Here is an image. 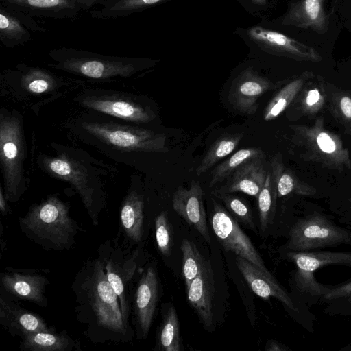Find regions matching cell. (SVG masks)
Instances as JSON below:
<instances>
[{
	"label": "cell",
	"mask_w": 351,
	"mask_h": 351,
	"mask_svg": "<svg viewBox=\"0 0 351 351\" xmlns=\"http://www.w3.org/2000/svg\"><path fill=\"white\" fill-rule=\"evenodd\" d=\"M73 289L78 318L88 325L99 340L127 341L132 337L123 322L119 300L108 280L100 254L85 263Z\"/></svg>",
	"instance_id": "obj_1"
},
{
	"label": "cell",
	"mask_w": 351,
	"mask_h": 351,
	"mask_svg": "<svg viewBox=\"0 0 351 351\" xmlns=\"http://www.w3.org/2000/svg\"><path fill=\"white\" fill-rule=\"evenodd\" d=\"M82 151L60 146L56 156H40L39 166L49 176L71 185L96 226L99 213L104 206V193L99 169Z\"/></svg>",
	"instance_id": "obj_2"
},
{
	"label": "cell",
	"mask_w": 351,
	"mask_h": 351,
	"mask_svg": "<svg viewBox=\"0 0 351 351\" xmlns=\"http://www.w3.org/2000/svg\"><path fill=\"white\" fill-rule=\"evenodd\" d=\"M68 206L56 195L30 207L19 218L23 232L47 250H63L75 243L77 225L69 216Z\"/></svg>",
	"instance_id": "obj_3"
},
{
	"label": "cell",
	"mask_w": 351,
	"mask_h": 351,
	"mask_svg": "<svg viewBox=\"0 0 351 351\" xmlns=\"http://www.w3.org/2000/svg\"><path fill=\"white\" fill-rule=\"evenodd\" d=\"M22 118L17 112L2 108L0 112V163L4 193L10 202H16L27 190L29 181L24 163L27 155Z\"/></svg>",
	"instance_id": "obj_4"
},
{
	"label": "cell",
	"mask_w": 351,
	"mask_h": 351,
	"mask_svg": "<svg viewBox=\"0 0 351 351\" xmlns=\"http://www.w3.org/2000/svg\"><path fill=\"white\" fill-rule=\"evenodd\" d=\"M49 56L54 62L51 66L95 80L130 77L145 68L143 60L137 58L103 55L70 47L54 49Z\"/></svg>",
	"instance_id": "obj_5"
},
{
	"label": "cell",
	"mask_w": 351,
	"mask_h": 351,
	"mask_svg": "<svg viewBox=\"0 0 351 351\" xmlns=\"http://www.w3.org/2000/svg\"><path fill=\"white\" fill-rule=\"evenodd\" d=\"M293 132L291 142L304 149L305 160L322 166L343 171L351 169V158L340 137L325 128L324 118L317 117L313 125H290Z\"/></svg>",
	"instance_id": "obj_6"
},
{
	"label": "cell",
	"mask_w": 351,
	"mask_h": 351,
	"mask_svg": "<svg viewBox=\"0 0 351 351\" xmlns=\"http://www.w3.org/2000/svg\"><path fill=\"white\" fill-rule=\"evenodd\" d=\"M82 125L88 133L117 149L151 153L169 151L163 133L112 121H85Z\"/></svg>",
	"instance_id": "obj_7"
},
{
	"label": "cell",
	"mask_w": 351,
	"mask_h": 351,
	"mask_svg": "<svg viewBox=\"0 0 351 351\" xmlns=\"http://www.w3.org/2000/svg\"><path fill=\"white\" fill-rule=\"evenodd\" d=\"M341 244H351V232L315 213L298 219L292 226L287 248L306 252Z\"/></svg>",
	"instance_id": "obj_8"
},
{
	"label": "cell",
	"mask_w": 351,
	"mask_h": 351,
	"mask_svg": "<svg viewBox=\"0 0 351 351\" xmlns=\"http://www.w3.org/2000/svg\"><path fill=\"white\" fill-rule=\"evenodd\" d=\"M101 256L108 280L118 296L121 313L125 326L129 328L128 319L131 304L132 280L137 270L138 254L126 255L125 252L112 248L110 245L102 247Z\"/></svg>",
	"instance_id": "obj_9"
},
{
	"label": "cell",
	"mask_w": 351,
	"mask_h": 351,
	"mask_svg": "<svg viewBox=\"0 0 351 351\" xmlns=\"http://www.w3.org/2000/svg\"><path fill=\"white\" fill-rule=\"evenodd\" d=\"M287 256L297 267L295 281L302 290L313 296H324L330 289L315 280L314 272L322 267L343 265L351 267V253L343 252H295Z\"/></svg>",
	"instance_id": "obj_10"
},
{
	"label": "cell",
	"mask_w": 351,
	"mask_h": 351,
	"mask_svg": "<svg viewBox=\"0 0 351 351\" xmlns=\"http://www.w3.org/2000/svg\"><path fill=\"white\" fill-rule=\"evenodd\" d=\"M213 230L225 250L234 253L264 271H268L250 239L241 229L234 217L215 199H213Z\"/></svg>",
	"instance_id": "obj_11"
},
{
	"label": "cell",
	"mask_w": 351,
	"mask_h": 351,
	"mask_svg": "<svg viewBox=\"0 0 351 351\" xmlns=\"http://www.w3.org/2000/svg\"><path fill=\"white\" fill-rule=\"evenodd\" d=\"M78 101L86 108L133 123H147L156 118L150 106L121 94L86 95Z\"/></svg>",
	"instance_id": "obj_12"
},
{
	"label": "cell",
	"mask_w": 351,
	"mask_h": 351,
	"mask_svg": "<svg viewBox=\"0 0 351 351\" xmlns=\"http://www.w3.org/2000/svg\"><path fill=\"white\" fill-rule=\"evenodd\" d=\"M99 0H0V4L32 18L74 19Z\"/></svg>",
	"instance_id": "obj_13"
},
{
	"label": "cell",
	"mask_w": 351,
	"mask_h": 351,
	"mask_svg": "<svg viewBox=\"0 0 351 351\" xmlns=\"http://www.w3.org/2000/svg\"><path fill=\"white\" fill-rule=\"evenodd\" d=\"M280 83H274L254 71L251 67L243 70L231 83L228 100L234 109L245 115L257 112L258 99Z\"/></svg>",
	"instance_id": "obj_14"
},
{
	"label": "cell",
	"mask_w": 351,
	"mask_h": 351,
	"mask_svg": "<svg viewBox=\"0 0 351 351\" xmlns=\"http://www.w3.org/2000/svg\"><path fill=\"white\" fill-rule=\"evenodd\" d=\"M247 34L269 53L300 62H318L322 60V57L315 48L280 32L256 26L249 29Z\"/></svg>",
	"instance_id": "obj_15"
},
{
	"label": "cell",
	"mask_w": 351,
	"mask_h": 351,
	"mask_svg": "<svg viewBox=\"0 0 351 351\" xmlns=\"http://www.w3.org/2000/svg\"><path fill=\"white\" fill-rule=\"evenodd\" d=\"M159 298V284L156 271L152 265L142 273L133 298L136 335L146 339L152 324Z\"/></svg>",
	"instance_id": "obj_16"
},
{
	"label": "cell",
	"mask_w": 351,
	"mask_h": 351,
	"mask_svg": "<svg viewBox=\"0 0 351 351\" xmlns=\"http://www.w3.org/2000/svg\"><path fill=\"white\" fill-rule=\"evenodd\" d=\"M1 287L10 295L41 307L47 304L45 295L49 280L31 269L6 268L1 274Z\"/></svg>",
	"instance_id": "obj_17"
},
{
	"label": "cell",
	"mask_w": 351,
	"mask_h": 351,
	"mask_svg": "<svg viewBox=\"0 0 351 351\" xmlns=\"http://www.w3.org/2000/svg\"><path fill=\"white\" fill-rule=\"evenodd\" d=\"M203 195V189L199 182L192 180L189 188L182 186L177 188L172 198V207L209 243L210 237L206 223Z\"/></svg>",
	"instance_id": "obj_18"
},
{
	"label": "cell",
	"mask_w": 351,
	"mask_h": 351,
	"mask_svg": "<svg viewBox=\"0 0 351 351\" xmlns=\"http://www.w3.org/2000/svg\"><path fill=\"white\" fill-rule=\"evenodd\" d=\"M236 265L252 291L260 298H276L291 310L298 309L286 290L269 271H264L247 260L236 255Z\"/></svg>",
	"instance_id": "obj_19"
},
{
	"label": "cell",
	"mask_w": 351,
	"mask_h": 351,
	"mask_svg": "<svg viewBox=\"0 0 351 351\" xmlns=\"http://www.w3.org/2000/svg\"><path fill=\"white\" fill-rule=\"evenodd\" d=\"M29 31L44 32L46 29L33 18L0 4V40L5 47L25 45L31 39Z\"/></svg>",
	"instance_id": "obj_20"
},
{
	"label": "cell",
	"mask_w": 351,
	"mask_h": 351,
	"mask_svg": "<svg viewBox=\"0 0 351 351\" xmlns=\"http://www.w3.org/2000/svg\"><path fill=\"white\" fill-rule=\"evenodd\" d=\"M186 291L189 302L197 313L203 326L210 330L213 325L214 279L210 263H207L201 274L191 282Z\"/></svg>",
	"instance_id": "obj_21"
},
{
	"label": "cell",
	"mask_w": 351,
	"mask_h": 351,
	"mask_svg": "<svg viewBox=\"0 0 351 351\" xmlns=\"http://www.w3.org/2000/svg\"><path fill=\"white\" fill-rule=\"evenodd\" d=\"M0 322L11 335H20L23 338L31 333L51 329L40 316L8 301L2 295L0 298Z\"/></svg>",
	"instance_id": "obj_22"
},
{
	"label": "cell",
	"mask_w": 351,
	"mask_h": 351,
	"mask_svg": "<svg viewBox=\"0 0 351 351\" xmlns=\"http://www.w3.org/2000/svg\"><path fill=\"white\" fill-rule=\"evenodd\" d=\"M324 5V0H299L293 2L281 23L324 34L328 27Z\"/></svg>",
	"instance_id": "obj_23"
},
{
	"label": "cell",
	"mask_w": 351,
	"mask_h": 351,
	"mask_svg": "<svg viewBox=\"0 0 351 351\" xmlns=\"http://www.w3.org/2000/svg\"><path fill=\"white\" fill-rule=\"evenodd\" d=\"M262 158H254L241 165L223 186L215 191L228 193L241 192L257 198L268 172L262 162Z\"/></svg>",
	"instance_id": "obj_24"
},
{
	"label": "cell",
	"mask_w": 351,
	"mask_h": 351,
	"mask_svg": "<svg viewBox=\"0 0 351 351\" xmlns=\"http://www.w3.org/2000/svg\"><path fill=\"white\" fill-rule=\"evenodd\" d=\"M144 199L134 189H130L120 209V226L125 241L139 243L144 234Z\"/></svg>",
	"instance_id": "obj_25"
},
{
	"label": "cell",
	"mask_w": 351,
	"mask_h": 351,
	"mask_svg": "<svg viewBox=\"0 0 351 351\" xmlns=\"http://www.w3.org/2000/svg\"><path fill=\"white\" fill-rule=\"evenodd\" d=\"M327 99V84L320 75H315L306 82L289 107L296 119L312 117L324 108Z\"/></svg>",
	"instance_id": "obj_26"
},
{
	"label": "cell",
	"mask_w": 351,
	"mask_h": 351,
	"mask_svg": "<svg viewBox=\"0 0 351 351\" xmlns=\"http://www.w3.org/2000/svg\"><path fill=\"white\" fill-rule=\"evenodd\" d=\"M271 174L277 197L290 194L313 195L316 189L308 183L300 180L289 169L287 168L280 153L271 159Z\"/></svg>",
	"instance_id": "obj_27"
},
{
	"label": "cell",
	"mask_w": 351,
	"mask_h": 351,
	"mask_svg": "<svg viewBox=\"0 0 351 351\" xmlns=\"http://www.w3.org/2000/svg\"><path fill=\"white\" fill-rule=\"evenodd\" d=\"M314 76L313 72L306 71L285 84L265 106L263 114L264 121L276 119L289 108L306 82Z\"/></svg>",
	"instance_id": "obj_28"
},
{
	"label": "cell",
	"mask_w": 351,
	"mask_h": 351,
	"mask_svg": "<svg viewBox=\"0 0 351 351\" xmlns=\"http://www.w3.org/2000/svg\"><path fill=\"white\" fill-rule=\"evenodd\" d=\"M77 348L66 334L53 328L29 334L23 338L21 349L30 351H69Z\"/></svg>",
	"instance_id": "obj_29"
},
{
	"label": "cell",
	"mask_w": 351,
	"mask_h": 351,
	"mask_svg": "<svg viewBox=\"0 0 351 351\" xmlns=\"http://www.w3.org/2000/svg\"><path fill=\"white\" fill-rule=\"evenodd\" d=\"M243 136V132L228 133L219 137L209 147L195 173L200 176L236 149Z\"/></svg>",
	"instance_id": "obj_30"
},
{
	"label": "cell",
	"mask_w": 351,
	"mask_h": 351,
	"mask_svg": "<svg viewBox=\"0 0 351 351\" xmlns=\"http://www.w3.org/2000/svg\"><path fill=\"white\" fill-rule=\"evenodd\" d=\"M165 0H109L100 3L101 8L90 12L93 18L112 19L128 16Z\"/></svg>",
	"instance_id": "obj_31"
},
{
	"label": "cell",
	"mask_w": 351,
	"mask_h": 351,
	"mask_svg": "<svg viewBox=\"0 0 351 351\" xmlns=\"http://www.w3.org/2000/svg\"><path fill=\"white\" fill-rule=\"evenodd\" d=\"M263 151L258 147L240 149L232 155L217 165L211 171L209 187L226 180L241 165L257 158H263Z\"/></svg>",
	"instance_id": "obj_32"
},
{
	"label": "cell",
	"mask_w": 351,
	"mask_h": 351,
	"mask_svg": "<svg viewBox=\"0 0 351 351\" xmlns=\"http://www.w3.org/2000/svg\"><path fill=\"white\" fill-rule=\"evenodd\" d=\"M155 349L162 351L182 350L179 319L173 306H170L165 313L158 333Z\"/></svg>",
	"instance_id": "obj_33"
},
{
	"label": "cell",
	"mask_w": 351,
	"mask_h": 351,
	"mask_svg": "<svg viewBox=\"0 0 351 351\" xmlns=\"http://www.w3.org/2000/svg\"><path fill=\"white\" fill-rule=\"evenodd\" d=\"M20 84L27 93L40 95L49 93L58 87L54 75L40 68L27 67L20 76Z\"/></svg>",
	"instance_id": "obj_34"
},
{
	"label": "cell",
	"mask_w": 351,
	"mask_h": 351,
	"mask_svg": "<svg viewBox=\"0 0 351 351\" xmlns=\"http://www.w3.org/2000/svg\"><path fill=\"white\" fill-rule=\"evenodd\" d=\"M182 253V274L186 290L191 282L201 274L207 262L198 251L195 245L187 239L181 244Z\"/></svg>",
	"instance_id": "obj_35"
},
{
	"label": "cell",
	"mask_w": 351,
	"mask_h": 351,
	"mask_svg": "<svg viewBox=\"0 0 351 351\" xmlns=\"http://www.w3.org/2000/svg\"><path fill=\"white\" fill-rule=\"evenodd\" d=\"M276 199L277 195L271 174L268 171L264 185L257 197L259 221L263 231L272 223Z\"/></svg>",
	"instance_id": "obj_36"
},
{
	"label": "cell",
	"mask_w": 351,
	"mask_h": 351,
	"mask_svg": "<svg viewBox=\"0 0 351 351\" xmlns=\"http://www.w3.org/2000/svg\"><path fill=\"white\" fill-rule=\"evenodd\" d=\"M328 93L330 110L333 117L351 133V93L349 91L333 87ZM328 92V90H327Z\"/></svg>",
	"instance_id": "obj_37"
},
{
	"label": "cell",
	"mask_w": 351,
	"mask_h": 351,
	"mask_svg": "<svg viewBox=\"0 0 351 351\" xmlns=\"http://www.w3.org/2000/svg\"><path fill=\"white\" fill-rule=\"evenodd\" d=\"M212 194L223 203L226 209L237 221L247 225L254 231L256 230L251 210L242 199L231 193L216 191H213Z\"/></svg>",
	"instance_id": "obj_38"
},
{
	"label": "cell",
	"mask_w": 351,
	"mask_h": 351,
	"mask_svg": "<svg viewBox=\"0 0 351 351\" xmlns=\"http://www.w3.org/2000/svg\"><path fill=\"white\" fill-rule=\"evenodd\" d=\"M155 237L157 247L165 256H169L173 245V231L166 211H161L155 218Z\"/></svg>",
	"instance_id": "obj_39"
},
{
	"label": "cell",
	"mask_w": 351,
	"mask_h": 351,
	"mask_svg": "<svg viewBox=\"0 0 351 351\" xmlns=\"http://www.w3.org/2000/svg\"><path fill=\"white\" fill-rule=\"evenodd\" d=\"M323 300L334 304L351 305V281L330 289L323 296Z\"/></svg>",
	"instance_id": "obj_40"
},
{
	"label": "cell",
	"mask_w": 351,
	"mask_h": 351,
	"mask_svg": "<svg viewBox=\"0 0 351 351\" xmlns=\"http://www.w3.org/2000/svg\"><path fill=\"white\" fill-rule=\"evenodd\" d=\"M7 201L3 187L0 186V210L3 215H7L9 212Z\"/></svg>",
	"instance_id": "obj_41"
},
{
	"label": "cell",
	"mask_w": 351,
	"mask_h": 351,
	"mask_svg": "<svg viewBox=\"0 0 351 351\" xmlns=\"http://www.w3.org/2000/svg\"><path fill=\"white\" fill-rule=\"evenodd\" d=\"M265 350L267 351H284L287 349L279 342L274 340H270L267 344Z\"/></svg>",
	"instance_id": "obj_42"
},
{
	"label": "cell",
	"mask_w": 351,
	"mask_h": 351,
	"mask_svg": "<svg viewBox=\"0 0 351 351\" xmlns=\"http://www.w3.org/2000/svg\"><path fill=\"white\" fill-rule=\"evenodd\" d=\"M254 3L259 5H263L266 3V0H251Z\"/></svg>",
	"instance_id": "obj_43"
},
{
	"label": "cell",
	"mask_w": 351,
	"mask_h": 351,
	"mask_svg": "<svg viewBox=\"0 0 351 351\" xmlns=\"http://www.w3.org/2000/svg\"><path fill=\"white\" fill-rule=\"evenodd\" d=\"M109 1V0H99V4L103 2V1Z\"/></svg>",
	"instance_id": "obj_44"
}]
</instances>
